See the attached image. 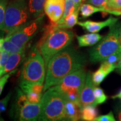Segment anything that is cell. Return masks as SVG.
<instances>
[{
  "mask_svg": "<svg viewBox=\"0 0 121 121\" xmlns=\"http://www.w3.org/2000/svg\"><path fill=\"white\" fill-rule=\"evenodd\" d=\"M79 8H80V7H78L77 6L72 0H65L64 13H63L62 17L57 22L58 23L62 22L66 17H68L70 15H71L72 13H73L74 12L78 10Z\"/></svg>",
  "mask_w": 121,
  "mask_h": 121,
  "instance_id": "22",
  "label": "cell"
},
{
  "mask_svg": "<svg viewBox=\"0 0 121 121\" xmlns=\"http://www.w3.org/2000/svg\"><path fill=\"white\" fill-rule=\"evenodd\" d=\"M86 62L85 55L73 47L61 50L48 63L43 91L57 85L66 76L84 67Z\"/></svg>",
  "mask_w": 121,
  "mask_h": 121,
  "instance_id": "1",
  "label": "cell"
},
{
  "mask_svg": "<svg viewBox=\"0 0 121 121\" xmlns=\"http://www.w3.org/2000/svg\"><path fill=\"white\" fill-rule=\"evenodd\" d=\"M94 87L95 85L92 81L91 74L90 71H88L86 73V78L84 86L80 95L79 104L81 109L86 105H91L96 107L97 104L95 101V95L94 93Z\"/></svg>",
  "mask_w": 121,
  "mask_h": 121,
  "instance_id": "11",
  "label": "cell"
},
{
  "mask_svg": "<svg viewBox=\"0 0 121 121\" xmlns=\"http://www.w3.org/2000/svg\"><path fill=\"white\" fill-rule=\"evenodd\" d=\"M94 93L95 101L97 105L104 103L108 99V97L105 94L103 90H102L100 87H95L94 89Z\"/></svg>",
  "mask_w": 121,
  "mask_h": 121,
  "instance_id": "24",
  "label": "cell"
},
{
  "mask_svg": "<svg viewBox=\"0 0 121 121\" xmlns=\"http://www.w3.org/2000/svg\"><path fill=\"white\" fill-rule=\"evenodd\" d=\"M117 69H118V71L121 70V57L120 60H119L118 62V63H117Z\"/></svg>",
  "mask_w": 121,
  "mask_h": 121,
  "instance_id": "37",
  "label": "cell"
},
{
  "mask_svg": "<svg viewBox=\"0 0 121 121\" xmlns=\"http://www.w3.org/2000/svg\"><path fill=\"white\" fill-rule=\"evenodd\" d=\"M74 38V33L71 30L57 29L48 35L38 48L44 60L45 69L49 61L53 57L69 46Z\"/></svg>",
  "mask_w": 121,
  "mask_h": 121,
  "instance_id": "4",
  "label": "cell"
},
{
  "mask_svg": "<svg viewBox=\"0 0 121 121\" xmlns=\"http://www.w3.org/2000/svg\"><path fill=\"white\" fill-rule=\"evenodd\" d=\"M2 50L10 54L25 52V48L20 47L9 39L4 38L2 44Z\"/></svg>",
  "mask_w": 121,
  "mask_h": 121,
  "instance_id": "21",
  "label": "cell"
},
{
  "mask_svg": "<svg viewBox=\"0 0 121 121\" xmlns=\"http://www.w3.org/2000/svg\"><path fill=\"white\" fill-rule=\"evenodd\" d=\"M121 57V49L114 53L112 54L109 56L108 58H106L104 60H106L108 62L112 63V64L115 65L117 66V63L118 62L119 60H120Z\"/></svg>",
  "mask_w": 121,
  "mask_h": 121,
  "instance_id": "28",
  "label": "cell"
},
{
  "mask_svg": "<svg viewBox=\"0 0 121 121\" xmlns=\"http://www.w3.org/2000/svg\"><path fill=\"white\" fill-rule=\"evenodd\" d=\"M82 1H86V0H82Z\"/></svg>",
  "mask_w": 121,
  "mask_h": 121,
  "instance_id": "44",
  "label": "cell"
},
{
  "mask_svg": "<svg viewBox=\"0 0 121 121\" xmlns=\"http://www.w3.org/2000/svg\"><path fill=\"white\" fill-rule=\"evenodd\" d=\"M118 72H119V73H120L121 75V70H118Z\"/></svg>",
  "mask_w": 121,
  "mask_h": 121,
  "instance_id": "42",
  "label": "cell"
},
{
  "mask_svg": "<svg viewBox=\"0 0 121 121\" xmlns=\"http://www.w3.org/2000/svg\"><path fill=\"white\" fill-rule=\"evenodd\" d=\"M86 2H87V4H93L96 7L113 10L110 7V2L109 0H87Z\"/></svg>",
  "mask_w": 121,
  "mask_h": 121,
  "instance_id": "26",
  "label": "cell"
},
{
  "mask_svg": "<svg viewBox=\"0 0 121 121\" xmlns=\"http://www.w3.org/2000/svg\"><path fill=\"white\" fill-rule=\"evenodd\" d=\"M41 112V103L33 104L27 102L15 112V116L21 121L38 120Z\"/></svg>",
  "mask_w": 121,
  "mask_h": 121,
  "instance_id": "9",
  "label": "cell"
},
{
  "mask_svg": "<svg viewBox=\"0 0 121 121\" xmlns=\"http://www.w3.org/2000/svg\"><path fill=\"white\" fill-rule=\"evenodd\" d=\"M94 121H116V119L114 117L113 112L110 111L107 114L103 115L96 117L94 119Z\"/></svg>",
  "mask_w": 121,
  "mask_h": 121,
  "instance_id": "31",
  "label": "cell"
},
{
  "mask_svg": "<svg viewBox=\"0 0 121 121\" xmlns=\"http://www.w3.org/2000/svg\"><path fill=\"white\" fill-rule=\"evenodd\" d=\"M9 56H10L9 53L4 51V50L1 51V57H0V71L2 70L4 68L7 60H8Z\"/></svg>",
  "mask_w": 121,
  "mask_h": 121,
  "instance_id": "32",
  "label": "cell"
},
{
  "mask_svg": "<svg viewBox=\"0 0 121 121\" xmlns=\"http://www.w3.org/2000/svg\"><path fill=\"white\" fill-rule=\"evenodd\" d=\"M26 95L28 102L30 103L36 104L40 103L42 98V94H38L33 92H29L25 94Z\"/></svg>",
  "mask_w": 121,
  "mask_h": 121,
  "instance_id": "27",
  "label": "cell"
},
{
  "mask_svg": "<svg viewBox=\"0 0 121 121\" xmlns=\"http://www.w3.org/2000/svg\"><path fill=\"white\" fill-rule=\"evenodd\" d=\"M1 51H0V57H1Z\"/></svg>",
  "mask_w": 121,
  "mask_h": 121,
  "instance_id": "43",
  "label": "cell"
},
{
  "mask_svg": "<svg viewBox=\"0 0 121 121\" xmlns=\"http://www.w3.org/2000/svg\"><path fill=\"white\" fill-rule=\"evenodd\" d=\"M73 2L75 3L76 5L78 7H80L81 5V3H82V0H72Z\"/></svg>",
  "mask_w": 121,
  "mask_h": 121,
  "instance_id": "35",
  "label": "cell"
},
{
  "mask_svg": "<svg viewBox=\"0 0 121 121\" xmlns=\"http://www.w3.org/2000/svg\"><path fill=\"white\" fill-rule=\"evenodd\" d=\"M65 110L66 120L76 121L81 118V107L78 103L66 100Z\"/></svg>",
  "mask_w": 121,
  "mask_h": 121,
  "instance_id": "15",
  "label": "cell"
},
{
  "mask_svg": "<svg viewBox=\"0 0 121 121\" xmlns=\"http://www.w3.org/2000/svg\"><path fill=\"white\" fill-rule=\"evenodd\" d=\"M11 73H7V74L4 75L1 78H0V95H1V93H2L4 86L5 85L6 83L7 82L9 78L11 76Z\"/></svg>",
  "mask_w": 121,
  "mask_h": 121,
  "instance_id": "33",
  "label": "cell"
},
{
  "mask_svg": "<svg viewBox=\"0 0 121 121\" xmlns=\"http://www.w3.org/2000/svg\"><path fill=\"white\" fill-rule=\"evenodd\" d=\"M113 99H119L121 100V90L119 91V92L117 94H116V95H114V96H113L112 97Z\"/></svg>",
  "mask_w": 121,
  "mask_h": 121,
  "instance_id": "36",
  "label": "cell"
},
{
  "mask_svg": "<svg viewBox=\"0 0 121 121\" xmlns=\"http://www.w3.org/2000/svg\"><path fill=\"white\" fill-rule=\"evenodd\" d=\"M118 119L119 121H121V112L119 113V114L118 115Z\"/></svg>",
  "mask_w": 121,
  "mask_h": 121,
  "instance_id": "40",
  "label": "cell"
},
{
  "mask_svg": "<svg viewBox=\"0 0 121 121\" xmlns=\"http://www.w3.org/2000/svg\"><path fill=\"white\" fill-rule=\"evenodd\" d=\"M26 0H11L7 4L3 30L13 34L33 21Z\"/></svg>",
  "mask_w": 121,
  "mask_h": 121,
  "instance_id": "2",
  "label": "cell"
},
{
  "mask_svg": "<svg viewBox=\"0 0 121 121\" xmlns=\"http://www.w3.org/2000/svg\"><path fill=\"white\" fill-rule=\"evenodd\" d=\"M66 98L53 86L45 91L41 100V112L38 120L56 121L66 120Z\"/></svg>",
  "mask_w": 121,
  "mask_h": 121,
  "instance_id": "3",
  "label": "cell"
},
{
  "mask_svg": "<svg viewBox=\"0 0 121 121\" xmlns=\"http://www.w3.org/2000/svg\"><path fill=\"white\" fill-rule=\"evenodd\" d=\"M4 39L3 38H0V51L2 50V44L3 42H4Z\"/></svg>",
  "mask_w": 121,
  "mask_h": 121,
  "instance_id": "38",
  "label": "cell"
},
{
  "mask_svg": "<svg viewBox=\"0 0 121 121\" xmlns=\"http://www.w3.org/2000/svg\"><path fill=\"white\" fill-rule=\"evenodd\" d=\"M44 15L36 18L26 26L13 34L7 35L5 38L9 39L20 47L25 48L26 44L38 33L41 28Z\"/></svg>",
  "mask_w": 121,
  "mask_h": 121,
  "instance_id": "8",
  "label": "cell"
},
{
  "mask_svg": "<svg viewBox=\"0 0 121 121\" xmlns=\"http://www.w3.org/2000/svg\"><path fill=\"white\" fill-rule=\"evenodd\" d=\"M108 75V74L102 68L99 67L98 70L93 72L91 75V78L93 84L95 86H99Z\"/></svg>",
  "mask_w": 121,
  "mask_h": 121,
  "instance_id": "23",
  "label": "cell"
},
{
  "mask_svg": "<svg viewBox=\"0 0 121 121\" xmlns=\"http://www.w3.org/2000/svg\"><path fill=\"white\" fill-rule=\"evenodd\" d=\"M11 92L10 91L4 99L0 100V121H4V119L1 117V114L6 109L7 103H8L9 101L10 100V98H11Z\"/></svg>",
  "mask_w": 121,
  "mask_h": 121,
  "instance_id": "30",
  "label": "cell"
},
{
  "mask_svg": "<svg viewBox=\"0 0 121 121\" xmlns=\"http://www.w3.org/2000/svg\"><path fill=\"white\" fill-rule=\"evenodd\" d=\"M114 1V0H109V1L110 4H111V3H112Z\"/></svg>",
  "mask_w": 121,
  "mask_h": 121,
  "instance_id": "41",
  "label": "cell"
},
{
  "mask_svg": "<svg viewBox=\"0 0 121 121\" xmlns=\"http://www.w3.org/2000/svg\"><path fill=\"white\" fill-rule=\"evenodd\" d=\"M44 60L37 47H34L22 67L20 82L43 83L45 78Z\"/></svg>",
  "mask_w": 121,
  "mask_h": 121,
  "instance_id": "5",
  "label": "cell"
},
{
  "mask_svg": "<svg viewBox=\"0 0 121 121\" xmlns=\"http://www.w3.org/2000/svg\"><path fill=\"white\" fill-rule=\"evenodd\" d=\"M108 34L89 51V60L93 63L102 62L109 56L121 49L119 41V25L109 27Z\"/></svg>",
  "mask_w": 121,
  "mask_h": 121,
  "instance_id": "6",
  "label": "cell"
},
{
  "mask_svg": "<svg viewBox=\"0 0 121 121\" xmlns=\"http://www.w3.org/2000/svg\"><path fill=\"white\" fill-rule=\"evenodd\" d=\"M80 11V8L66 17L62 22H61V23L57 22L58 23V25H57L58 28L60 29H69L73 28L76 24H78V13H79Z\"/></svg>",
  "mask_w": 121,
  "mask_h": 121,
  "instance_id": "18",
  "label": "cell"
},
{
  "mask_svg": "<svg viewBox=\"0 0 121 121\" xmlns=\"http://www.w3.org/2000/svg\"><path fill=\"white\" fill-rule=\"evenodd\" d=\"M65 0H46L44 11L51 22H58L64 13Z\"/></svg>",
  "mask_w": 121,
  "mask_h": 121,
  "instance_id": "10",
  "label": "cell"
},
{
  "mask_svg": "<svg viewBox=\"0 0 121 121\" xmlns=\"http://www.w3.org/2000/svg\"><path fill=\"white\" fill-rule=\"evenodd\" d=\"M110 4L112 10L121 11V0H114Z\"/></svg>",
  "mask_w": 121,
  "mask_h": 121,
  "instance_id": "34",
  "label": "cell"
},
{
  "mask_svg": "<svg viewBox=\"0 0 121 121\" xmlns=\"http://www.w3.org/2000/svg\"><path fill=\"white\" fill-rule=\"evenodd\" d=\"M45 1L46 0H29V11L33 19H36L43 15Z\"/></svg>",
  "mask_w": 121,
  "mask_h": 121,
  "instance_id": "17",
  "label": "cell"
},
{
  "mask_svg": "<svg viewBox=\"0 0 121 121\" xmlns=\"http://www.w3.org/2000/svg\"><path fill=\"white\" fill-rule=\"evenodd\" d=\"M25 57V52L10 54L5 66L2 70L0 71V78H1L3 75L9 73V72L14 70L22 63L24 60Z\"/></svg>",
  "mask_w": 121,
  "mask_h": 121,
  "instance_id": "13",
  "label": "cell"
},
{
  "mask_svg": "<svg viewBox=\"0 0 121 121\" xmlns=\"http://www.w3.org/2000/svg\"><path fill=\"white\" fill-rule=\"evenodd\" d=\"M8 3L9 0H0V30L4 29V16Z\"/></svg>",
  "mask_w": 121,
  "mask_h": 121,
  "instance_id": "25",
  "label": "cell"
},
{
  "mask_svg": "<svg viewBox=\"0 0 121 121\" xmlns=\"http://www.w3.org/2000/svg\"><path fill=\"white\" fill-rule=\"evenodd\" d=\"M20 86L22 90L25 94L29 92H33L38 94H42L44 90L43 83L33 82V83H20Z\"/></svg>",
  "mask_w": 121,
  "mask_h": 121,
  "instance_id": "19",
  "label": "cell"
},
{
  "mask_svg": "<svg viewBox=\"0 0 121 121\" xmlns=\"http://www.w3.org/2000/svg\"><path fill=\"white\" fill-rule=\"evenodd\" d=\"M98 114L96 107L89 105L83 107L81 109V118L84 121H94Z\"/></svg>",
  "mask_w": 121,
  "mask_h": 121,
  "instance_id": "20",
  "label": "cell"
},
{
  "mask_svg": "<svg viewBox=\"0 0 121 121\" xmlns=\"http://www.w3.org/2000/svg\"><path fill=\"white\" fill-rule=\"evenodd\" d=\"M104 37L98 34V33H91L81 36H77L78 46L80 47H90L97 44Z\"/></svg>",
  "mask_w": 121,
  "mask_h": 121,
  "instance_id": "16",
  "label": "cell"
},
{
  "mask_svg": "<svg viewBox=\"0 0 121 121\" xmlns=\"http://www.w3.org/2000/svg\"><path fill=\"white\" fill-rule=\"evenodd\" d=\"M100 67L102 68L106 73L109 75L112 72H113L115 69H117V66L109 63L106 60H103V61H102V63H101Z\"/></svg>",
  "mask_w": 121,
  "mask_h": 121,
  "instance_id": "29",
  "label": "cell"
},
{
  "mask_svg": "<svg viewBox=\"0 0 121 121\" xmlns=\"http://www.w3.org/2000/svg\"><path fill=\"white\" fill-rule=\"evenodd\" d=\"M86 78L85 69L81 68L66 76L53 87L62 94L67 100L80 105V95L84 86Z\"/></svg>",
  "mask_w": 121,
  "mask_h": 121,
  "instance_id": "7",
  "label": "cell"
},
{
  "mask_svg": "<svg viewBox=\"0 0 121 121\" xmlns=\"http://www.w3.org/2000/svg\"><path fill=\"white\" fill-rule=\"evenodd\" d=\"M119 41L121 45V27H120L119 30Z\"/></svg>",
  "mask_w": 121,
  "mask_h": 121,
  "instance_id": "39",
  "label": "cell"
},
{
  "mask_svg": "<svg viewBox=\"0 0 121 121\" xmlns=\"http://www.w3.org/2000/svg\"><path fill=\"white\" fill-rule=\"evenodd\" d=\"M80 12L81 16L84 18L88 17L91 16L94 13L101 12L102 13H110V14L116 15V16H120L121 15V11L118 10H110L100 7H96L95 6L90 4H81L80 6Z\"/></svg>",
  "mask_w": 121,
  "mask_h": 121,
  "instance_id": "14",
  "label": "cell"
},
{
  "mask_svg": "<svg viewBox=\"0 0 121 121\" xmlns=\"http://www.w3.org/2000/svg\"><path fill=\"white\" fill-rule=\"evenodd\" d=\"M118 20V19L111 16L103 22H96L87 20L84 22H78V24L89 32L98 33L105 27H110L117 24Z\"/></svg>",
  "mask_w": 121,
  "mask_h": 121,
  "instance_id": "12",
  "label": "cell"
}]
</instances>
